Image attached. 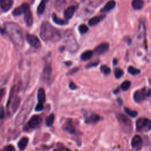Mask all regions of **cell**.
I'll list each match as a JSON object with an SVG mask.
<instances>
[{
    "instance_id": "cell-14",
    "label": "cell",
    "mask_w": 151,
    "mask_h": 151,
    "mask_svg": "<svg viewBox=\"0 0 151 151\" xmlns=\"http://www.w3.org/2000/svg\"><path fill=\"white\" fill-rule=\"evenodd\" d=\"M76 11V7L74 5L70 6L64 10V17L66 20L71 19Z\"/></svg>"
},
{
    "instance_id": "cell-8",
    "label": "cell",
    "mask_w": 151,
    "mask_h": 151,
    "mask_svg": "<svg viewBox=\"0 0 151 151\" xmlns=\"http://www.w3.org/2000/svg\"><path fill=\"white\" fill-rule=\"evenodd\" d=\"M26 40L28 43L34 49H39L41 47V42L39 40V38L36 35L33 34H27L26 35Z\"/></svg>"
},
{
    "instance_id": "cell-29",
    "label": "cell",
    "mask_w": 151,
    "mask_h": 151,
    "mask_svg": "<svg viewBox=\"0 0 151 151\" xmlns=\"http://www.w3.org/2000/svg\"><path fill=\"white\" fill-rule=\"evenodd\" d=\"M145 25L143 23H140L138 30V39H142L143 37H144L145 35Z\"/></svg>"
},
{
    "instance_id": "cell-24",
    "label": "cell",
    "mask_w": 151,
    "mask_h": 151,
    "mask_svg": "<svg viewBox=\"0 0 151 151\" xmlns=\"http://www.w3.org/2000/svg\"><path fill=\"white\" fill-rule=\"evenodd\" d=\"M48 1L49 0H41L40 4L37 7V11L38 14L41 15L44 12L45 9H46V5Z\"/></svg>"
},
{
    "instance_id": "cell-7",
    "label": "cell",
    "mask_w": 151,
    "mask_h": 151,
    "mask_svg": "<svg viewBox=\"0 0 151 151\" xmlns=\"http://www.w3.org/2000/svg\"><path fill=\"white\" fill-rule=\"evenodd\" d=\"M137 129L138 131H148L150 129V120L147 118H139L136 122Z\"/></svg>"
},
{
    "instance_id": "cell-25",
    "label": "cell",
    "mask_w": 151,
    "mask_h": 151,
    "mask_svg": "<svg viewBox=\"0 0 151 151\" xmlns=\"http://www.w3.org/2000/svg\"><path fill=\"white\" fill-rule=\"evenodd\" d=\"M93 52L91 50H87L83 53L81 55V59L83 61H87V60H90L93 57Z\"/></svg>"
},
{
    "instance_id": "cell-21",
    "label": "cell",
    "mask_w": 151,
    "mask_h": 151,
    "mask_svg": "<svg viewBox=\"0 0 151 151\" xmlns=\"http://www.w3.org/2000/svg\"><path fill=\"white\" fill-rule=\"evenodd\" d=\"M37 99L39 103L42 104H43L46 101V93H45V90L44 89L40 88L38 90Z\"/></svg>"
},
{
    "instance_id": "cell-1",
    "label": "cell",
    "mask_w": 151,
    "mask_h": 151,
    "mask_svg": "<svg viewBox=\"0 0 151 151\" xmlns=\"http://www.w3.org/2000/svg\"><path fill=\"white\" fill-rule=\"evenodd\" d=\"M5 31L12 43L18 47L24 44V36L21 27L16 23L8 22L5 24Z\"/></svg>"
},
{
    "instance_id": "cell-33",
    "label": "cell",
    "mask_w": 151,
    "mask_h": 151,
    "mask_svg": "<svg viewBox=\"0 0 151 151\" xmlns=\"http://www.w3.org/2000/svg\"><path fill=\"white\" fill-rule=\"evenodd\" d=\"M128 72L132 75H137L140 74V70L133 66H129L128 68Z\"/></svg>"
},
{
    "instance_id": "cell-43",
    "label": "cell",
    "mask_w": 151,
    "mask_h": 151,
    "mask_svg": "<svg viewBox=\"0 0 151 151\" xmlns=\"http://www.w3.org/2000/svg\"><path fill=\"white\" fill-rule=\"evenodd\" d=\"M53 151H70V150H68L66 148H64L63 149H54Z\"/></svg>"
},
{
    "instance_id": "cell-41",
    "label": "cell",
    "mask_w": 151,
    "mask_h": 151,
    "mask_svg": "<svg viewBox=\"0 0 151 151\" xmlns=\"http://www.w3.org/2000/svg\"><path fill=\"white\" fill-rule=\"evenodd\" d=\"M5 116V112L3 106L0 108V119H3Z\"/></svg>"
},
{
    "instance_id": "cell-3",
    "label": "cell",
    "mask_w": 151,
    "mask_h": 151,
    "mask_svg": "<svg viewBox=\"0 0 151 151\" xmlns=\"http://www.w3.org/2000/svg\"><path fill=\"white\" fill-rule=\"evenodd\" d=\"M34 103V97L33 95H32L25 101L16 119V125L17 126H20L24 123L33 109Z\"/></svg>"
},
{
    "instance_id": "cell-6",
    "label": "cell",
    "mask_w": 151,
    "mask_h": 151,
    "mask_svg": "<svg viewBox=\"0 0 151 151\" xmlns=\"http://www.w3.org/2000/svg\"><path fill=\"white\" fill-rule=\"evenodd\" d=\"M66 47L71 53H75L79 49V44L73 35H69L65 39Z\"/></svg>"
},
{
    "instance_id": "cell-10",
    "label": "cell",
    "mask_w": 151,
    "mask_h": 151,
    "mask_svg": "<svg viewBox=\"0 0 151 151\" xmlns=\"http://www.w3.org/2000/svg\"><path fill=\"white\" fill-rule=\"evenodd\" d=\"M29 9L30 7L28 4L27 3H24L14 10V11H12V15L15 17L20 16L21 15L24 14L25 12H26Z\"/></svg>"
},
{
    "instance_id": "cell-23",
    "label": "cell",
    "mask_w": 151,
    "mask_h": 151,
    "mask_svg": "<svg viewBox=\"0 0 151 151\" xmlns=\"http://www.w3.org/2000/svg\"><path fill=\"white\" fill-rule=\"evenodd\" d=\"M52 19L56 24L59 26H64L67 24V21L58 18L57 15L54 13L52 14Z\"/></svg>"
},
{
    "instance_id": "cell-22",
    "label": "cell",
    "mask_w": 151,
    "mask_h": 151,
    "mask_svg": "<svg viewBox=\"0 0 151 151\" xmlns=\"http://www.w3.org/2000/svg\"><path fill=\"white\" fill-rule=\"evenodd\" d=\"M143 5H144V2L143 0H132V6L133 9L136 10L142 9Z\"/></svg>"
},
{
    "instance_id": "cell-37",
    "label": "cell",
    "mask_w": 151,
    "mask_h": 151,
    "mask_svg": "<svg viewBox=\"0 0 151 151\" xmlns=\"http://www.w3.org/2000/svg\"><path fill=\"white\" fill-rule=\"evenodd\" d=\"M99 64V61L92 62H90L88 64H87V66H86V67L87 68V69H90V68H92V67L97 66Z\"/></svg>"
},
{
    "instance_id": "cell-2",
    "label": "cell",
    "mask_w": 151,
    "mask_h": 151,
    "mask_svg": "<svg viewBox=\"0 0 151 151\" xmlns=\"http://www.w3.org/2000/svg\"><path fill=\"white\" fill-rule=\"evenodd\" d=\"M40 37L44 41L57 42L61 39L58 30L47 21L43 22L41 26Z\"/></svg>"
},
{
    "instance_id": "cell-28",
    "label": "cell",
    "mask_w": 151,
    "mask_h": 151,
    "mask_svg": "<svg viewBox=\"0 0 151 151\" xmlns=\"http://www.w3.org/2000/svg\"><path fill=\"white\" fill-rule=\"evenodd\" d=\"M20 102H21V99L19 97H16V98H15V99L14 100V101L12 102V106H11L12 110L13 113L16 112L17 111V110L18 109L19 106H20Z\"/></svg>"
},
{
    "instance_id": "cell-13",
    "label": "cell",
    "mask_w": 151,
    "mask_h": 151,
    "mask_svg": "<svg viewBox=\"0 0 151 151\" xmlns=\"http://www.w3.org/2000/svg\"><path fill=\"white\" fill-rule=\"evenodd\" d=\"M13 5V0H0V7L5 12L9 11Z\"/></svg>"
},
{
    "instance_id": "cell-12",
    "label": "cell",
    "mask_w": 151,
    "mask_h": 151,
    "mask_svg": "<svg viewBox=\"0 0 151 151\" xmlns=\"http://www.w3.org/2000/svg\"><path fill=\"white\" fill-rule=\"evenodd\" d=\"M142 138L139 135H135L132 139V146L138 150L142 148Z\"/></svg>"
},
{
    "instance_id": "cell-11",
    "label": "cell",
    "mask_w": 151,
    "mask_h": 151,
    "mask_svg": "<svg viewBox=\"0 0 151 151\" xmlns=\"http://www.w3.org/2000/svg\"><path fill=\"white\" fill-rule=\"evenodd\" d=\"M109 48V44L108 43H103L100 44L95 49L94 53L97 55H100L107 52Z\"/></svg>"
},
{
    "instance_id": "cell-18",
    "label": "cell",
    "mask_w": 151,
    "mask_h": 151,
    "mask_svg": "<svg viewBox=\"0 0 151 151\" xmlns=\"http://www.w3.org/2000/svg\"><path fill=\"white\" fill-rule=\"evenodd\" d=\"M105 17V15H100V16H99L94 17L89 21V25L91 27L96 26L97 24H99L102 20H103Z\"/></svg>"
},
{
    "instance_id": "cell-46",
    "label": "cell",
    "mask_w": 151,
    "mask_h": 151,
    "mask_svg": "<svg viewBox=\"0 0 151 151\" xmlns=\"http://www.w3.org/2000/svg\"><path fill=\"white\" fill-rule=\"evenodd\" d=\"M65 64H66V65L69 66L72 64V62H65Z\"/></svg>"
},
{
    "instance_id": "cell-32",
    "label": "cell",
    "mask_w": 151,
    "mask_h": 151,
    "mask_svg": "<svg viewBox=\"0 0 151 151\" xmlns=\"http://www.w3.org/2000/svg\"><path fill=\"white\" fill-rule=\"evenodd\" d=\"M125 112H126V114H127L128 115L132 118H135V117H137L138 115V112L137 111L131 110L130 109L127 108H125Z\"/></svg>"
},
{
    "instance_id": "cell-27",
    "label": "cell",
    "mask_w": 151,
    "mask_h": 151,
    "mask_svg": "<svg viewBox=\"0 0 151 151\" xmlns=\"http://www.w3.org/2000/svg\"><path fill=\"white\" fill-rule=\"evenodd\" d=\"M28 143V139L27 137L22 138L18 142V146L21 150H24Z\"/></svg>"
},
{
    "instance_id": "cell-42",
    "label": "cell",
    "mask_w": 151,
    "mask_h": 151,
    "mask_svg": "<svg viewBox=\"0 0 151 151\" xmlns=\"http://www.w3.org/2000/svg\"><path fill=\"white\" fill-rule=\"evenodd\" d=\"M69 88L72 90H75L77 88V86L73 82H70V83H69Z\"/></svg>"
},
{
    "instance_id": "cell-15",
    "label": "cell",
    "mask_w": 151,
    "mask_h": 151,
    "mask_svg": "<svg viewBox=\"0 0 151 151\" xmlns=\"http://www.w3.org/2000/svg\"><path fill=\"white\" fill-rule=\"evenodd\" d=\"M24 21L27 27H31L33 24V14L30 9L24 13Z\"/></svg>"
},
{
    "instance_id": "cell-5",
    "label": "cell",
    "mask_w": 151,
    "mask_h": 151,
    "mask_svg": "<svg viewBox=\"0 0 151 151\" xmlns=\"http://www.w3.org/2000/svg\"><path fill=\"white\" fill-rule=\"evenodd\" d=\"M150 95V90L148 88L144 87L138 90L133 94V99L137 103H140L145 100Z\"/></svg>"
},
{
    "instance_id": "cell-26",
    "label": "cell",
    "mask_w": 151,
    "mask_h": 151,
    "mask_svg": "<svg viewBox=\"0 0 151 151\" xmlns=\"http://www.w3.org/2000/svg\"><path fill=\"white\" fill-rule=\"evenodd\" d=\"M66 4L65 0H55V9L58 11H61L65 7Z\"/></svg>"
},
{
    "instance_id": "cell-47",
    "label": "cell",
    "mask_w": 151,
    "mask_h": 151,
    "mask_svg": "<svg viewBox=\"0 0 151 151\" xmlns=\"http://www.w3.org/2000/svg\"><path fill=\"white\" fill-rule=\"evenodd\" d=\"M117 63H118V60L116 59H114V60H113V64L116 65Z\"/></svg>"
},
{
    "instance_id": "cell-36",
    "label": "cell",
    "mask_w": 151,
    "mask_h": 151,
    "mask_svg": "<svg viewBox=\"0 0 151 151\" xmlns=\"http://www.w3.org/2000/svg\"><path fill=\"white\" fill-rule=\"evenodd\" d=\"M115 75L116 78L118 79L121 78L123 75V71L120 68H117L115 70Z\"/></svg>"
},
{
    "instance_id": "cell-17",
    "label": "cell",
    "mask_w": 151,
    "mask_h": 151,
    "mask_svg": "<svg viewBox=\"0 0 151 151\" xmlns=\"http://www.w3.org/2000/svg\"><path fill=\"white\" fill-rule=\"evenodd\" d=\"M100 120V116L97 114H92L85 119V122L87 124H95Z\"/></svg>"
},
{
    "instance_id": "cell-35",
    "label": "cell",
    "mask_w": 151,
    "mask_h": 151,
    "mask_svg": "<svg viewBox=\"0 0 151 151\" xmlns=\"http://www.w3.org/2000/svg\"><path fill=\"white\" fill-rule=\"evenodd\" d=\"M100 70L103 74H104L106 75L109 74L111 72V70H110V68L106 65H102L100 67Z\"/></svg>"
},
{
    "instance_id": "cell-4",
    "label": "cell",
    "mask_w": 151,
    "mask_h": 151,
    "mask_svg": "<svg viewBox=\"0 0 151 151\" xmlns=\"http://www.w3.org/2000/svg\"><path fill=\"white\" fill-rule=\"evenodd\" d=\"M117 119L123 131L127 133H131L132 131V124L130 119L125 115L120 114V113L117 115Z\"/></svg>"
},
{
    "instance_id": "cell-40",
    "label": "cell",
    "mask_w": 151,
    "mask_h": 151,
    "mask_svg": "<svg viewBox=\"0 0 151 151\" xmlns=\"http://www.w3.org/2000/svg\"><path fill=\"white\" fill-rule=\"evenodd\" d=\"M79 70V68L78 67H76V68H73L72 70H70L69 72L67 73V75L68 76H70V75H73L74 73H76L77 71Z\"/></svg>"
},
{
    "instance_id": "cell-19",
    "label": "cell",
    "mask_w": 151,
    "mask_h": 151,
    "mask_svg": "<svg viewBox=\"0 0 151 151\" xmlns=\"http://www.w3.org/2000/svg\"><path fill=\"white\" fill-rule=\"evenodd\" d=\"M116 5V2L115 0H110L106 5L104 6L103 8L102 9L101 11L103 12H106L111 11L115 8Z\"/></svg>"
},
{
    "instance_id": "cell-9",
    "label": "cell",
    "mask_w": 151,
    "mask_h": 151,
    "mask_svg": "<svg viewBox=\"0 0 151 151\" xmlns=\"http://www.w3.org/2000/svg\"><path fill=\"white\" fill-rule=\"evenodd\" d=\"M42 121L43 120L40 116L34 115L32 116L28 121L27 123L28 128L32 129H37V128H38L41 125Z\"/></svg>"
},
{
    "instance_id": "cell-16",
    "label": "cell",
    "mask_w": 151,
    "mask_h": 151,
    "mask_svg": "<svg viewBox=\"0 0 151 151\" xmlns=\"http://www.w3.org/2000/svg\"><path fill=\"white\" fill-rule=\"evenodd\" d=\"M63 129L65 132L70 134H74L76 132L75 128L73 125L71 120H70L64 123V125L63 126Z\"/></svg>"
},
{
    "instance_id": "cell-30",
    "label": "cell",
    "mask_w": 151,
    "mask_h": 151,
    "mask_svg": "<svg viewBox=\"0 0 151 151\" xmlns=\"http://www.w3.org/2000/svg\"><path fill=\"white\" fill-rule=\"evenodd\" d=\"M54 121V114L50 115L46 119V124L48 127H51L53 125Z\"/></svg>"
},
{
    "instance_id": "cell-34",
    "label": "cell",
    "mask_w": 151,
    "mask_h": 151,
    "mask_svg": "<svg viewBox=\"0 0 151 151\" xmlns=\"http://www.w3.org/2000/svg\"><path fill=\"white\" fill-rule=\"evenodd\" d=\"M79 32L80 34H84L85 33H86L88 30H89V28L87 26H86L85 24H81L79 26Z\"/></svg>"
},
{
    "instance_id": "cell-20",
    "label": "cell",
    "mask_w": 151,
    "mask_h": 151,
    "mask_svg": "<svg viewBox=\"0 0 151 151\" xmlns=\"http://www.w3.org/2000/svg\"><path fill=\"white\" fill-rule=\"evenodd\" d=\"M51 73H52V69L50 66H47L45 67L42 74V77L43 80L47 81L51 77Z\"/></svg>"
},
{
    "instance_id": "cell-31",
    "label": "cell",
    "mask_w": 151,
    "mask_h": 151,
    "mask_svg": "<svg viewBox=\"0 0 151 151\" xmlns=\"http://www.w3.org/2000/svg\"><path fill=\"white\" fill-rule=\"evenodd\" d=\"M131 86V82L130 81L126 80L121 84L120 88H121L123 91H126V90H127L130 88Z\"/></svg>"
},
{
    "instance_id": "cell-48",
    "label": "cell",
    "mask_w": 151,
    "mask_h": 151,
    "mask_svg": "<svg viewBox=\"0 0 151 151\" xmlns=\"http://www.w3.org/2000/svg\"><path fill=\"white\" fill-rule=\"evenodd\" d=\"M1 97H0V102H1Z\"/></svg>"
},
{
    "instance_id": "cell-38",
    "label": "cell",
    "mask_w": 151,
    "mask_h": 151,
    "mask_svg": "<svg viewBox=\"0 0 151 151\" xmlns=\"http://www.w3.org/2000/svg\"><path fill=\"white\" fill-rule=\"evenodd\" d=\"M3 151H16V149H15V148L12 145H9L6 146L3 149Z\"/></svg>"
},
{
    "instance_id": "cell-44",
    "label": "cell",
    "mask_w": 151,
    "mask_h": 151,
    "mask_svg": "<svg viewBox=\"0 0 151 151\" xmlns=\"http://www.w3.org/2000/svg\"><path fill=\"white\" fill-rule=\"evenodd\" d=\"M0 33L2 34H4L5 33V31L1 27H0Z\"/></svg>"
},
{
    "instance_id": "cell-45",
    "label": "cell",
    "mask_w": 151,
    "mask_h": 151,
    "mask_svg": "<svg viewBox=\"0 0 151 151\" xmlns=\"http://www.w3.org/2000/svg\"><path fill=\"white\" fill-rule=\"evenodd\" d=\"M118 102L120 104H122L123 103V101L121 99H120V98H119V99H118Z\"/></svg>"
},
{
    "instance_id": "cell-39",
    "label": "cell",
    "mask_w": 151,
    "mask_h": 151,
    "mask_svg": "<svg viewBox=\"0 0 151 151\" xmlns=\"http://www.w3.org/2000/svg\"><path fill=\"white\" fill-rule=\"evenodd\" d=\"M43 109V104L42 103H39L37 106H35V110L36 112H40V111H41Z\"/></svg>"
}]
</instances>
